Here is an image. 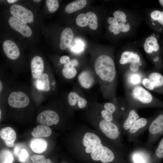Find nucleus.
<instances>
[{"mask_svg":"<svg viewBox=\"0 0 163 163\" xmlns=\"http://www.w3.org/2000/svg\"><path fill=\"white\" fill-rule=\"evenodd\" d=\"M70 58L67 56H62L59 59V62L61 64H65L70 61Z\"/></svg>","mask_w":163,"mask_h":163,"instance_id":"ea45409f","label":"nucleus"},{"mask_svg":"<svg viewBox=\"0 0 163 163\" xmlns=\"http://www.w3.org/2000/svg\"><path fill=\"white\" fill-rule=\"evenodd\" d=\"M156 115L148 127V136L146 146L152 148L153 145L163 135V108Z\"/></svg>","mask_w":163,"mask_h":163,"instance_id":"423d86ee","label":"nucleus"},{"mask_svg":"<svg viewBox=\"0 0 163 163\" xmlns=\"http://www.w3.org/2000/svg\"><path fill=\"white\" fill-rule=\"evenodd\" d=\"M163 158V137L152 154V162L157 163Z\"/></svg>","mask_w":163,"mask_h":163,"instance_id":"bb28decb","label":"nucleus"},{"mask_svg":"<svg viewBox=\"0 0 163 163\" xmlns=\"http://www.w3.org/2000/svg\"><path fill=\"white\" fill-rule=\"evenodd\" d=\"M8 101L9 105L11 107L21 108L27 106L30 103V100L25 93L17 91L13 92L10 94Z\"/></svg>","mask_w":163,"mask_h":163,"instance_id":"9d476101","label":"nucleus"},{"mask_svg":"<svg viewBox=\"0 0 163 163\" xmlns=\"http://www.w3.org/2000/svg\"><path fill=\"white\" fill-rule=\"evenodd\" d=\"M76 22L80 27H84L89 24V19L86 13H81L76 17Z\"/></svg>","mask_w":163,"mask_h":163,"instance_id":"c85d7f7f","label":"nucleus"},{"mask_svg":"<svg viewBox=\"0 0 163 163\" xmlns=\"http://www.w3.org/2000/svg\"><path fill=\"white\" fill-rule=\"evenodd\" d=\"M37 85L38 89L44 91H48L50 89L49 77L47 74L43 73L37 78Z\"/></svg>","mask_w":163,"mask_h":163,"instance_id":"b1692460","label":"nucleus"},{"mask_svg":"<svg viewBox=\"0 0 163 163\" xmlns=\"http://www.w3.org/2000/svg\"><path fill=\"white\" fill-rule=\"evenodd\" d=\"M85 0H78L68 4L65 8V11L71 13L84 7L86 5Z\"/></svg>","mask_w":163,"mask_h":163,"instance_id":"393cba45","label":"nucleus"},{"mask_svg":"<svg viewBox=\"0 0 163 163\" xmlns=\"http://www.w3.org/2000/svg\"><path fill=\"white\" fill-rule=\"evenodd\" d=\"M2 85L1 81H0V92L1 93L2 89Z\"/></svg>","mask_w":163,"mask_h":163,"instance_id":"09e8293b","label":"nucleus"},{"mask_svg":"<svg viewBox=\"0 0 163 163\" xmlns=\"http://www.w3.org/2000/svg\"><path fill=\"white\" fill-rule=\"evenodd\" d=\"M159 2L160 5L163 6V0H160L159 1Z\"/></svg>","mask_w":163,"mask_h":163,"instance_id":"8fccbe9b","label":"nucleus"},{"mask_svg":"<svg viewBox=\"0 0 163 163\" xmlns=\"http://www.w3.org/2000/svg\"><path fill=\"white\" fill-rule=\"evenodd\" d=\"M23 148L22 146L19 145H17L15 147L14 149V152L15 155L18 156L19 152Z\"/></svg>","mask_w":163,"mask_h":163,"instance_id":"79ce46f5","label":"nucleus"},{"mask_svg":"<svg viewBox=\"0 0 163 163\" xmlns=\"http://www.w3.org/2000/svg\"><path fill=\"white\" fill-rule=\"evenodd\" d=\"M37 120L42 125L50 126L58 124L60 121V117L58 113L55 111L46 110L38 114Z\"/></svg>","mask_w":163,"mask_h":163,"instance_id":"9b49d317","label":"nucleus"},{"mask_svg":"<svg viewBox=\"0 0 163 163\" xmlns=\"http://www.w3.org/2000/svg\"><path fill=\"white\" fill-rule=\"evenodd\" d=\"M73 37L72 30L70 28H65L62 32L60 38L59 47L62 50L66 49L71 44Z\"/></svg>","mask_w":163,"mask_h":163,"instance_id":"aec40b11","label":"nucleus"},{"mask_svg":"<svg viewBox=\"0 0 163 163\" xmlns=\"http://www.w3.org/2000/svg\"><path fill=\"white\" fill-rule=\"evenodd\" d=\"M10 26L14 30L20 33L26 37H30L32 34L31 28L13 16L10 17L8 19Z\"/></svg>","mask_w":163,"mask_h":163,"instance_id":"ddd939ff","label":"nucleus"},{"mask_svg":"<svg viewBox=\"0 0 163 163\" xmlns=\"http://www.w3.org/2000/svg\"><path fill=\"white\" fill-rule=\"evenodd\" d=\"M162 16V12L156 10L152 11L150 14V17L152 20L158 21Z\"/></svg>","mask_w":163,"mask_h":163,"instance_id":"4c0bfd02","label":"nucleus"},{"mask_svg":"<svg viewBox=\"0 0 163 163\" xmlns=\"http://www.w3.org/2000/svg\"><path fill=\"white\" fill-rule=\"evenodd\" d=\"M94 67L95 74L100 82L104 94L106 97H112L117 77L113 60L108 55H101L95 60Z\"/></svg>","mask_w":163,"mask_h":163,"instance_id":"7ed1b4c3","label":"nucleus"},{"mask_svg":"<svg viewBox=\"0 0 163 163\" xmlns=\"http://www.w3.org/2000/svg\"><path fill=\"white\" fill-rule=\"evenodd\" d=\"M29 154L28 152L25 149L23 148L18 155L19 161L22 162H25L28 159Z\"/></svg>","mask_w":163,"mask_h":163,"instance_id":"c9c22d12","label":"nucleus"},{"mask_svg":"<svg viewBox=\"0 0 163 163\" xmlns=\"http://www.w3.org/2000/svg\"><path fill=\"white\" fill-rule=\"evenodd\" d=\"M141 84L145 88L148 90L155 91L154 88L148 77L143 78Z\"/></svg>","mask_w":163,"mask_h":163,"instance_id":"f704fd0d","label":"nucleus"},{"mask_svg":"<svg viewBox=\"0 0 163 163\" xmlns=\"http://www.w3.org/2000/svg\"><path fill=\"white\" fill-rule=\"evenodd\" d=\"M68 102L73 110L86 109L89 104L87 100L81 97L77 92L71 91L68 94Z\"/></svg>","mask_w":163,"mask_h":163,"instance_id":"f8f14e48","label":"nucleus"},{"mask_svg":"<svg viewBox=\"0 0 163 163\" xmlns=\"http://www.w3.org/2000/svg\"><path fill=\"white\" fill-rule=\"evenodd\" d=\"M32 76L34 79H37L44 71V65L42 58L39 56L34 57L31 62Z\"/></svg>","mask_w":163,"mask_h":163,"instance_id":"dca6fc26","label":"nucleus"},{"mask_svg":"<svg viewBox=\"0 0 163 163\" xmlns=\"http://www.w3.org/2000/svg\"><path fill=\"white\" fill-rule=\"evenodd\" d=\"M158 21L161 24L163 25V17H162V16Z\"/></svg>","mask_w":163,"mask_h":163,"instance_id":"49530a36","label":"nucleus"},{"mask_svg":"<svg viewBox=\"0 0 163 163\" xmlns=\"http://www.w3.org/2000/svg\"><path fill=\"white\" fill-rule=\"evenodd\" d=\"M149 47L154 52L158 51L159 46L157 39L155 37L151 36L147 38L145 41Z\"/></svg>","mask_w":163,"mask_h":163,"instance_id":"c756f323","label":"nucleus"},{"mask_svg":"<svg viewBox=\"0 0 163 163\" xmlns=\"http://www.w3.org/2000/svg\"><path fill=\"white\" fill-rule=\"evenodd\" d=\"M45 158V156L42 155H34L30 157L32 163H43Z\"/></svg>","mask_w":163,"mask_h":163,"instance_id":"e433bc0d","label":"nucleus"},{"mask_svg":"<svg viewBox=\"0 0 163 163\" xmlns=\"http://www.w3.org/2000/svg\"><path fill=\"white\" fill-rule=\"evenodd\" d=\"M89 19L90 28L93 30H96L98 27L97 18L94 13L89 11L86 13Z\"/></svg>","mask_w":163,"mask_h":163,"instance_id":"7c9ffc66","label":"nucleus"},{"mask_svg":"<svg viewBox=\"0 0 163 163\" xmlns=\"http://www.w3.org/2000/svg\"><path fill=\"white\" fill-rule=\"evenodd\" d=\"M85 110V120L94 129L104 136L122 152L124 145L122 141L120 125L103 119L92 103H90Z\"/></svg>","mask_w":163,"mask_h":163,"instance_id":"f03ea898","label":"nucleus"},{"mask_svg":"<svg viewBox=\"0 0 163 163\" xmlns=\"http://www.w3.org/2000/svg\"><path fill=\"white\" fill-rule=\"evenodd\" d=\"M3 49L6 56L11 59H16L20 56V51L18 47L12 40H5L3 43Z\"/></svg>","mask_w":163,"mask_h":163,"instance_id":"2eb2a0df","label":"nucleus"},{"mask_svg":"<svg viewBox=\"0 0 163 163\" xmlns=\"http://www.w3.org/2000/svg\"><path fill=\"white\" fill-rule=\"evenodd\" d=\"M0 136L7 146L10 147L13 146L16 135L12 128L7 127L2 128L0 131Z\"/></svg>","mask_w":163,"mask_h":163,"instance_id":"a211bd4d","label":"nucleus"},{"mask_svg":"<svg viewBox=\"0 0 163 163\" xmlns=\"http://www.w3.org/2000/svg\"><path fill=\"white\" fill-rule=\"evenodd\" d=\"M126 81L128 85L131 88L139 85L141 84L143 78L141 74L137 72H133L128 74Z\"/></svg>","mask_w":163,"mask_h":163,"instance_id":"a878e982","label":"nucleus"},{"mask_svg":"<svg viewBox=\"0 0 163 163\" xmlns=\"http://www.w3.org/2000/svg\"><path fill=\"white\" fill-rule=\"evenodd\" d=\"M107 21L109 24L112 25H117L119 23L114 18L109 17L108 18Z\"/></svg>","mask_w":163,"mask_h":163,"instance_id":"a19ab883","label":"nucleus"},{"mask_svg":"<svg viewBox=\"0 0 163 163\" xmlns=\"http://www.w3.org/2000/svg\"><path fill=\"white\" fill-rule=\"evenodd\" d=\"M148 77L154 88V91L163 94V75L159 72L155 71L151 73Z\"/></svg>","mask_w":163,"mask_h":163,"instance_id":"6ab92c4d","label":"nucleus"},{"mask_svg":"<svg viewBox=\"0 0 163 163\" xmlns=\"http://www.w3.org/2000/svg\"><path fill=\"white\" fill-rule=\"evenodd\" d=\"M120 114V128L122 135H126L132 124L139 118L137 109L127 104L117 103Z\"/></svg>","mask_w":163,"mask_h":163,"instance_id":"39448f33","label":"nucleus"},{"mask_svg":"<svg viewBox=\"0 0 163 163\" xmlns=\"http://www.w3.org/2000/svg\"><path fill=\"white\" fill-rule=\"evenodd\" d=\"M78 65V62L76 59H73L65 64L62 69V76L66 78L71 79L76 75L77 71L75 68Z\"/></svg>","mask_w":163,"mask_h":163,"instance_id":"f3484780","label":"nucleus"},{"mask_svg":"<svg viewBox=\"0 0 163 163\" xmlns=\"http://www.w3.org/2000/svg\"><path fill=\"white\" fill-rule=\"evenodd\" d=\"M69 149L78 157L90 158L101 163H111L122 151L99 132L87 125H77L69 137Z\"/></svg>","mask_w":163,"mask_h":163,"instance_id":"f257e3e1","label":"nucleus"},{"mask_svg":"<svg viewBox=\"0 0 163 163\" xmlns=\"http://www.w3.org/2000/svg\"><path fill=\"white\" fill-rule=\"evenodd\" d=\"M127 95L128 104L136 109L148 107L163 108V101L140 85L132 87Z\"/></svg>","mask_w":163,"mask_h":163,"instance_id":"20e7f679","label":"nucleus"},{"mask_svg":"<svg viewBox=\"0 0 163 163\" xmlns=\"http://www.w3.org/2000/svg\"><path fill=\"white\" fill-rule=\"evenodd\" d=\"M108 29L110 32L113 33L117 30L119 29V24L116 25H110L108 27Z\"/></svg>","mask_w":163,"mask_h":163,"instance_id":"37998d69","label":"nucleus"},{"mask_svg":"<svg viewBox=\"0 0 163 163\" xmlns=\"http://www.w3.org/2000/svg\"><path fill=\"white\" fill-rule=\"evenodd\" d=\"M152 24L153 25H155V24L154 23H152Z\"/></svg>","mask_w":163,"mask_h":163,"instance_id":"5fc2aeb1","label":"nucleus"},{"mask_svg":"<svg viewBox=\"0 0 163 163\" xmlns=\"http://www.w3.org/2000/svg\"><path fill=\"white\" fill-rule=\"evenodd\" d=\"M152 148L145 146L134 147L130 154V157L132 163H152Z\"/></svg>","mask_w":163,"mask_h":163,"instance_id":"6e6552de","label":"nucleus"},{"mask_svg":"<svg viewBox=\"0 0 163 163\" xmlns=\"http://www.w3.org/2000/svg\"><path fill=\"white\" fill-rule=\"evenodd\" d=\"M17 1V0H7V1L8 3H13Z\"/></svg>","mask_w":163,"mask_h":163,"instance_id":"de8ad7c7","label":"nucleus"},{"mask_svg":"<svg viewBox=\"0 0 163 163\" xmlns=\"http://www.w3.org/2000/svg\"><path fill=\"white\" fill-rule=\"evenodd\" d=\"M156 114L149 118L139 117L134 122L127 132L128 141L130 142H136L139 136L148 128Z\"/></svg>","mask_w":163,"mask_h":163,"instance_id":"0eeeda50","label":"nucleus"},{"mask_svg":"<svg viewBox=\"0 0 163 163\" xmlns=\"http://www.w3.org/2000/svg\"><path fill=\"white\" fill-rule=\"evenodd\" d=\"M139 67L136 63L132 64L130 66V69L133 72H136L138 69Z\"/></svg>","mask_w":163,"mask_h":163,"instance_id":"c03bdc74","label":"nucleus"},{"mask_svg":"<svg viewBox=\"0 0 163 163\" xmlns=\"http://www.w3.org/2000/svg\"><path fill=\"white\" fill-rule=\"evenodd\" d=\"M88 70L81 72L78 76V81L80 85L83 88L88 89L91 88L95 82V76Z\"/></svg>","mask_w":163,"mask_h":163,"instance_id":"4468645a","label":"nucleus"},{"mask_svg":"<svg viewBox=\"0 0 163 163\" xmlns=\"http://www.w3.org/2000/svg\"><path fill=\"white\" fill-rule=\"evenodd\" d=\"M1 110L0 109V119H1Z\"/></svg>","mask_w":163,"mask_h":163,"instance_id":"603ef678","label":"nucleus"},{"mask_svg":"<svg viewBox=\"0 0 163 163\" xmlns=\"http://www.w3.org/2000/svg\"><path fill=\"white\" fill-rule=\"evenodd\" d=\"M46 5L49 11L51 13H53L59 8V5L57 0H46Z\"/></svg>","mask_w":163,"mask_h":163,"instance_id":"473e14b6","label":"nucleus"},{"mask_svg":"<svg viewBox=\"0 0 163 163\" xmlns=\"http://www.w3.org/2000/svg\"><path fill=\"white\" fill-rule=\"evenodd\" d=\"M43 163H52V161L50 159H45Z\"/></svg>","mask_w":163,"mask_h":163,"instance_id":"a18cd8bd","label":"nucleus"},{"mask_svg":"<svg viewBox=\"0 0 163 163\" xmlns=\"http://www.w3.org/2000/svg\"><path fill=\"white\" fill-rule=\"evenodd\" d=\"M61 163H67L66 162H62Z\"/></svg>","mask_w":163,"mask_h":163,"instance_id":"4d7b16f0","label":"nucleus"},{"mask_svg":"<svg viewBox=\"0 0 163 163\" xmlns=\"http://www.w3.org/2000/svg\"><path fill=\"white\" fill-rule=\"evenodd\" d=\"M113 16L118 22L126 23L127 20L126 19V16L125 13L122 11L117 10L114 12Z\"/></svg>","mask_w":163,"mask_h":163,"instance_id":"72a5a7b5","label":"nucleus"},{"mask_svg":"<svg viewBox=\"0 0 163 163\" xmlns=\"http://www.w3.org/2000/svg\"><path fill=\"white\" fill-rule=\"evenodd\" d=\"M10 11L13 17L25 24L33 21L34 15L32 12L22 6L14 4L11 6Z\"/></svg>","mask_w":163,"mask_h":163,"instance_id":"1a4fd4ad","label":"nucleus"},{"mask_svg":"<svg viewBox=\"0 0 163 163\" xmlns=\"http://www.w3.org/2000/svg\"><path fill=\"white\" fill-rule=\"evenodd\" d=\"M74 45L71 47V50L73 52L79 53L83 51L85 44L83 41L80 39L75 40Z\"/></svg>","mask_w":163,"mask_h":163,"instance_id":"2f4dec72","label":"nucleus"},{"mask_svg":"<svg viewBox=\"0 0 163 163\" xmlns=\"http://www.w3.org/2000/svg\"><path fill=\"white\" fill-rule=\"evenodd\" d=\"M52 133L51 129L48 126L41 125L37 126L31 132L34 137H48Z\"/></svg>","mask_w":163,"mask_h":163,"instance_id":"5701e85b","label":"nucleus"},{"mask_svg":"<svg viewBox=\"0 0 163 163\" xmlns=\"http://www.w3.org/2000/svg\"><path fill=\"white\" fill-rule=\"evenodd\" d=\"M33 1H34V2H40L41 1V0H33Z\"/></svg>","mask_w":163,"mask_h":163,"instance_id":"3c124183","label":"nucleus"},{"mask_svg":"<svg viewBox=\"0 0 163 163\" xmlns=\"http://www.w3.org/2000/svg\"><path fill=\"white\" fill-rule=\"evenodd\" d=\"M119 27L120 31L123 32H128L130 29V26L128 23L125 24L122 22L119 23Z\"/></svg>","mask_w":163,"mask_h":163,"instance_id":"58836bf2","label":"nucleus"},{"mask_svg":"<svg viewBox=\"0 0 163 163\" xmlns=\"http://www.w3.org/2000/svg\"><path fill=\"white\" fill-rule=\"evenodd\" d=\"M162 17H163V11H162Z\"/></svg>","mask_w":163,"mask_h":163,"instance_id":"6e6d98bb","label":"nucleus"},{"mask_svg":"<svg viewBox=\"0 0 163 163\" xmlns=\"http://www.w3.org/2000/svg\"><path fill=\"white\" fill-rule=\"evenodd\" d=\"M140 62V58L137 54L130 51H125L122 54L120 60L121 65L128 63H139Z\"/></svg>","mask_w":163,"mask_h":163,"instance_id":"412c9836","label":"nucleus"},{"mask_svg":"<svg viewBox=\"0 0 163 163\" xmlns=\"http://www.w3.org/2000/svg\"><path fill=\"white\" fill-rule=\"evenodd\" d=\"M27 163H31L30 161H28L27 162Z\"/></svg>","mask_w":163,"mask_h":163,"instance_id":"864d4df0","label":"nucleus"},{"mask_svg":"<svg viewBox=\"0 0 163 163\" xmlns=\"http://www.w3.org/2000/svg\"><path fill=\"white\" fill-rule=\"evenodd\" d=\"M13 157L12 153L7 149H3L0 152V163H12Z\"/></svg>","mask_w":163,"mask_h":163,"instance_id":"cd10ccee","label":"nucleus"},{"mask_svg":"<svg viewBox=\"0 0 163 163\" xmlns=\"http://www.w3.org/2000/svg\"><path fill=\"white\" fill-rule=\"evenodd\" d=\"M30 145L33 152L37 153H40L46 150L47 144L46 141L44 139L35 138L31 141Z\"/></svg>","mask_w":163,"mask_h":163,"instance_id":"4be33fe9","label":"nucleus"}]
</instances>
